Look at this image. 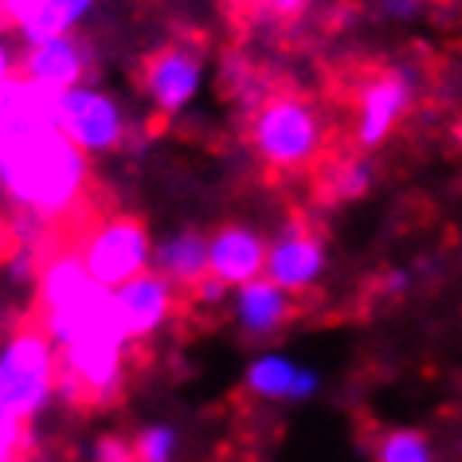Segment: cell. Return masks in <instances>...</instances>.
<instances>
[{
    "mask_svg": "<svg viewBox=\"0 0 462 462\" xmlns=\"http://www.w3.org/2000/svg\"><path fill=\"white\" fill-rule=\"evenodd\" d=\"M130 447H134V462H172L180 447V435L172 423H149L142 427V435Z\"/></svg>",
    "mask_w": 462,
    "mask_h": 462,
    "instance_id": "ac0fdd59",
    "label": "cell"
},
{
    "mask_svg": "<svg viewBox=\"0 0 462 462\" xmlns=\"http://www.w3.org/2000/svg\"><path fill=\"white\" fill-rule=\"evenodd\" d=\"M373 462H435V447L415 427H392V431L376 435Z\"/></svg>",
    "mask_w": 462,
    "mask_h": 462,
    "instance_id": "e0dca14e",
    "label": "cell"
},
{
    "mask_svg": "<svg viewBox=\"0 0 462 462\" xmlns=\"http://www.w3.org/2000/svg\"><path fill=\"white\" fill-rule=\"evenodd\" d=\"M24 450H28V423L8 408H0V462H24Z\"/></svg>",
    "mask_w": 462,
    "mask_h": 462,
    "instance_id": "ffe728a7",
    "label": "cell"
},
{
    "mask_svg": "<svg viewBox=\"0 0 462 462\" xmlns=\"http://www.w3.org/2000/svg\"><path fill=\"white\" fill-rule=\"evenodd\" d=\"M321 388L318 368L286 353H259L244 373V392L255 400H274V403H302Z\"/></svg>",
    "mask_w": 462,
    "mask_h": 462,
    "instance_id": "5bb4252c",
    "label": "cell"
},
{
    "mask_svg": "<svg viewBox=\"0 0 462 462\" xmlns=\"http://www.w3.org/2000/svg\"><path fill=\"white\" fill-rule=\"evenodd\" d=\"M0 192L16 212L60 227L67 216L87 212L90 157L79 153L60 130L32 134L0 153Z\"/></svg>",
    "mask_w": 462,
    "mask_h": 462,
    "instance_id": "6da1fadb",
    "label": "cell"
},
{
    "mask_svg": "<svg viewBox=\"0 0 462 462\" xmlns=\"http://www.w3.org/2000/svg\"><path fill=\"white\" fill-rule=\"evenodd\" d=\"M114 302H118L125 337H130V345H134V341L157 337V333L169 326L172 314L180 310V294L172 291L157 271H142V274H134L130 282H122L118 291H114Z\"/></svg>",
    "mask_w": 462,
    "mask_h": 462,
    "instance_id": "30bf717a",
    "label": "cell"
},
{
    "mask_svg": "<svg viewBox=\"0 0 462 462\" xmlns=\"http://www.w3.org/2000/svg\"><path fill=\"white\" fill-rule=\"evenodd\" d=\"M263 259L267 239L247 224H224L208 236V279H216L224 291L263 279Z\"/></svg>",
    "mask_w": 462,
    "mask_h": 462,
    "instance_id": "7c38bea8",
    "label": "cell"
},
{
    "mask_svg": "<svg viewBox=\"0 0 462 462\" xmlns=\"http://www.w3.org/2000/svg\"><path fill=\"white\" fill-rule=\"evenodd\" d=\"M8 75H16V51L5 43V36H0V83H5Z\"/></svg>",
    "mask_w": 462,
    "mask_h": 462,
    "instance_id": "d4e9b609",
    "label": "cell"
},
{
    "mask_svg": "<svg viewBox=\"0 0 462 462\" xmlns=\"http://www.w3.org/2000/svg\"><path fill=\"white\" fill-rule=\"evenodd\" d=\"M149 271H157L180 298L208 274V236L200 227H177L153 244Z\"/></svg>",
    "mask_w": 462,
    "mask_h": 462,
    "instance_id": "9a60e30c",
    "label": "cell"
},
{
    "mask_svg": "<svg viewBox=\"0 0 462 462\" xmlns=\"http://www.w3.org/2000/svg\"><path fill=\"white\" fill-rule=\"evenodd\" d=\"M95 462H134V447L122 435H102L95 443Z\"/></svg>",
    "mask_w": 462,
    "mask_h": 462,
    "instance_id": "603a6c76",
    "label": "cell"
},
{
    "mask_svg": "<svg viewBox=\"0 0 462 462\" xmlns=\"http://www.w3.org/2000/svg\"><path fill=\"white\" fill-rule=\"evenodd\" d=\"M380 286H384L388 294H396V298H400V294H408V286H411V274H408V271H388L384 279H380Z\"/></svg>",
    "mask_w": 462,
    "mask_h": 462,
    "instance_id": "cb8c5ba5",
    "label": "cell"
},
{
    "mask_svg": "<svg viewBox=\"0 0 462 462\" xmlns=\"http://www.w3.org/2000/svg\"><path fill=\"white\" fill-rule=\"evenodd\" d=\"M8 251H13V231H8V219H0V263H5Z\"/></svg>",
    "mask_w": 462,
    "mask_h": 462,
    "instance_id": "484cf974",
    "label": "cell"
},
{
    "mask_svg": "<svg viewBox=\"0 0 462 462\" xmlns=\"http://www.w3.org/2000/svg\"><path fill=\"white\" fill-rule=\"evenodd\" d=\"M373 177H376V169L365 153L341 161L337 172H333V196H337V200H356V196H365L373 189Z\"/></svg>",
    "mask_w": 462,
    "mask_h": 462,
    "instance_id": "d6986e66",
    "label": "cell"
},
{
    "mask_svg": "<svg viewBox=\"0 0 462 462\" xmlns=\"http://www.w3.org/2000/svg\"><path fill=\"white\" fill-rule=\"evenodd\" d=\"M55 130L71 142L83 157L114 153L130 137V118H125L122 102L95 87H71L60 95V110H55Z\"/></svg>",
    "mask_w": 462,
    "mask_h": 462,
    "instance_id": "8992f818",
    "label": "cell"
},
{
    "mask_svg": "<svg viewBox=\"0 0 462 462\" xmlns=\"http://www.w3.org/2000/svg\"><path fill=\"white\" fill-rule=\"evenodd\" d=\"M329 255H326V239L318 236L302 219H291L279 236L267 239V259H263V279L274 282L279 291L298 298H310L318 291V282L326 279Z\"/></svg>",
    "mask_w": 462,
    "mask_h": 462,
    "instance_id": "9c48e42d",
    "label": "cell"
},
{
    "mask_svg": "<svg viewBox=\"0 0 462 462\" xmlns=\"http://www.w3.org/2000/svg\"><path fill=\"white\" fill-rule=\"evenodd\" d=\"M415 98H420V71L411 63L376 71L356 95V122H353L356 149L373 153V149L384 145L400 130V122L408 118Z\"/></svg>",
    "mask_w": 462,
    "mask_h": 462,
    "instance_id": "52a82bcc",
    "label": "cell"
},
{
    "mask_svg": "<svg viewBox=\"0 0 462 462\" xmlns=\"http://www.w3.org/2000/svg\"><path fill=\"white\" fill-rule=\"evenodd\" d=\"M16 71L24 75L28 83L48 87V90L83 87L90 75V43L79 40L75 32L28 43L24 55H16Z\"/></svg>",
    "mask_w": 462,
    "mask_h": 462,
    "instance_id": "8fae6325",
    "label": "cell"
},
{
    "mask_svg": "<svg viewBox=\"0 0 462 462\" xmlns=\"http://www.w3.org/2000/svg\"><path fill=\"white\" fill-rule=\"evenodd\" d=\"M247 118H251V149L279 177L310 172L329 145V125L321 118L318 102L294 95V90H274Z\"/></svg>",
    "mask_w": 462,
    "mask_h": 462,
    "instance_id": "7a4b0ae2",
    "label": "cell"
},
{
    "mask_svg": "<svg viewBox=\"0 0 462 462\" xmlns=\"http://www.w3.org/2000/svg\"><path fill=\"white\" fill-rule=\"evenodd\" d=\"M55 400V345L36 326H20L0 345V408L32 423Z\"/></svg>",
    "mask_w": 462,
    "mask_h": 462,
    "instance_id": "3957f363",
    "label": "cell"
},
{
    "mask_svg": "<svg viewBox=\"0 0 462 462\" xmlns=\"http://www.w3.org/2000/svg\"><path fill=\"white\" fill-rule=\"evenodd\" d=\"M431 5L435 0H376V13L384 20H392V24H408V20L423 16Z\"/></svg>",
    "mask_w": 462,
    "mask_h": 462,
    "instance_id": "7402d4cb",
    "label": "cell"
},
{
    "mask_svg": "<svg viewBox=\"0 0 462 462\" xmlns=\"http://www.w3.org/2000/svg\"><path fill=\"white\" fill-rule=\"evenodd\" d=\"M95 5L98 0H36V8H32V16L24 20V28L16 36L24 40V48L51 36H67V32H75L90 16Z\"/></svg>",
    "mask_w": 462,
    "mask_h": 462,
    "instance_id": "2e32d148",
    "label": "cell"
},
{
    "mask_svg": "<svg viewBox=\"0 0 462 462\" xmlns=\"http://www.w3.org/2000/svg\"><path fill=\"white\" fill-rule=\"evenodd\" d=\"M8 79H13V75H8Z\"/></svg>",
    "mask_w": 462,
    "mask_h": 462,
    "instance_id": "4316f807",
    "label": "cell"
},
{
    "mask_svg": "<svg viewBox=\"0 0 462 462\" xmlns=\"http://www.w3.org/2000/svg\"><path fill=\"white\" fill-rule=\"evenodd\" d=\"M142 95L149 98L161 118H177L189 110L204 87V51L192 40H172L161 43L157 51L145 55L142 63Z\"/></svg>",
    "mask_w": 462,
    "mask_h": 462,
    "instance_id": "ba28073f",
    "label": "cell"
},
{
    "mask_svg": "<svg viewBox=\"0 0 462 462\" xmlns=\"http://www.w3.org/2000/svg\"><path fill=\"white\" fill-rule=\"evenodd\" d=\"M83 259L87 274L106 291H118L134 274L149 271V255H153V236L137 216L118 212L98 224L83 227V247L75 251Z\"/></svg>",
    "mask_w": 462,
    "mask_h": 462,
    "instance_id": "5b68a950",
    "label": "cell"
},
{
    "mask_svg": "<svg viewBox=\"0 0 462 462\" xmlns=\"http://www.w3.org/2000/svg\"><path fill=\"white\" fill-rule=\"evenodd\" d=\"M298 302L267 279H251L231 291V321L247 341H271L294 321Z\"/></svg>",
    "mask_w": 462,
    "mask_h": 462,
    "instance_id": "4fadbf2b",
    "label": "cell"
},
{
    "mask_svg": "<svg viewBox=\"0 0 462 462\" xmlns=\"http://www.w3.org/2000/svg\"><path fill=\"white\" fill-rule=\"evenodd\" d=\"M125 341H75L55 349V396L83 408H106L125 392Z\"/></svg>",
    "mask_w": 462,
    "mask_h": 462,
    "instance_id": "277c9868",
    "label": "cell"
},
{
    "mask_svg": "<svg viewBox=\"0 0 462 462\" xmlns=\"http://www.w3.org/2000/svg\"><path fill=\"white\" fill-rule=\"evenodd\" d=\"M255 13H263V16H271V20H302L310 8H314V0H247Z\"/></svg>",
    "mask_w": 462,
    "mask_h": 462,
    "instance_id": "44dd1931",
    "label": "cell"
}]
</instances>
